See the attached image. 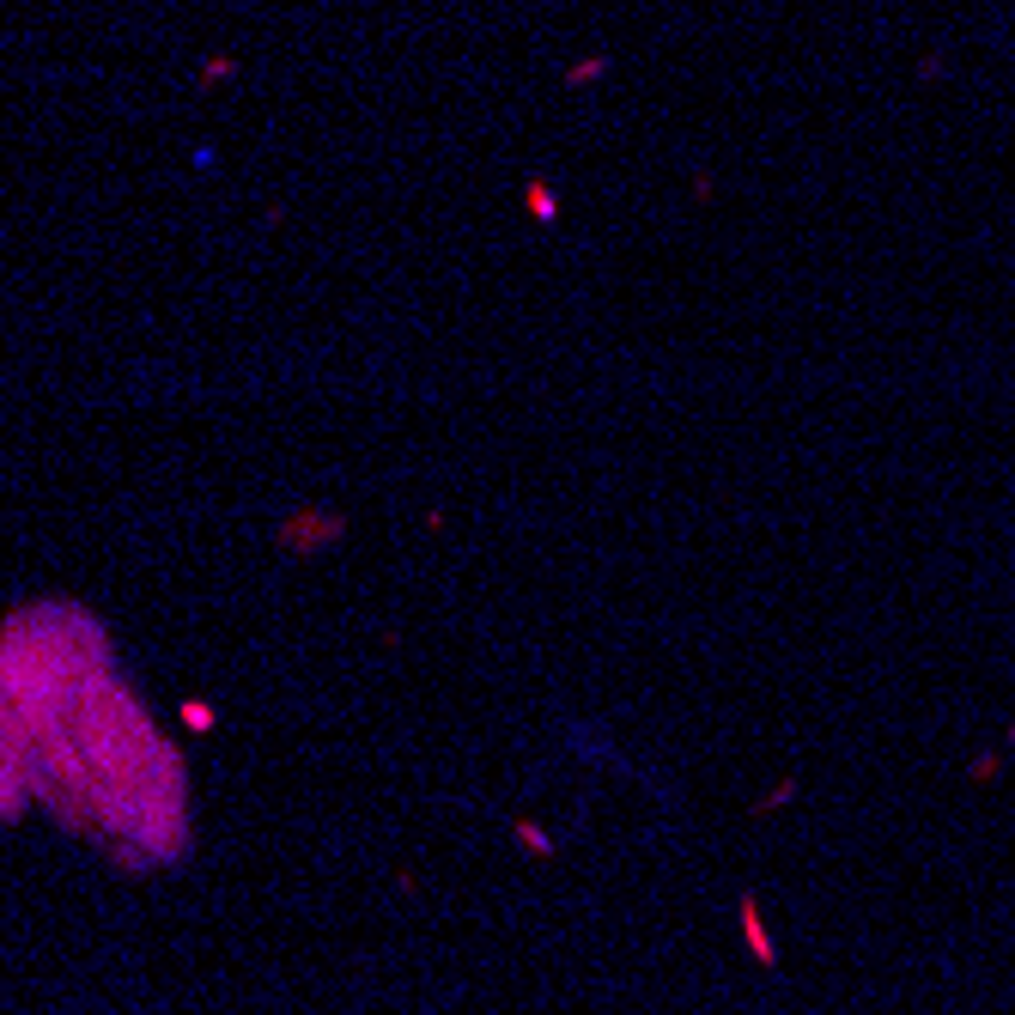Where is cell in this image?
Returning a JSON list of instances; mask_svg holds the SVG:
<instances>
[{
    "instance_id": "1",
    "label": "cell",
    "mask_w": 1015,
    "mask_h": 1015,
    "mask_svg": "<svg viewBox=\"0 0 1015 1015\" xmlns=\"http://www.w3.org/2000/svg\"><path fill=\"white\" fill-rule=\"evenodd\" d=\"M608 67H614V55H602V49H596V55H578V61L560 73V80H566V92H590V86H602V80H608Z\"/></svg>"
},
{
    "instance_id": "2",
    "label": "cell",
    "mask_w": 1015,
    "mask_h": 1015,
    "mask_svg": "<svg viewBox=\"0 0 1015 1015\" xmlns=\"http://www.w3.org/2000/svg\"><path fill=\"white\" fill-rule=\"evenodd\" d=\"M523 213H529L535 225H554V219H560V195H554L548 177H529V183H523Z\"/></svg>"
},
{
    "instance_id": "3",
    "label": "cell",
    "mask_w": 1015,
    "mask_h": 1015,
    "mask_svg": "<svg viewBox=\"0 0 1015 1015\" xmlns=\"http://www.w3.org/2000/svg\"><path fill=\"white\" fill-rule=\"evenodd\" d=\"M742 930H748V949H754V961H760V967H772V961H778V949H772V936L760 930V906H754V900L742 906Z\"/></svg>"
},
{
    "instance_id": "4",
    "label": "cell",
    "mask_w": 1015,
    "mask_h": 1015,
    "mask_svg": "<svg viewBox=\"0 0 1015 1015\" xmlns=\"http://www.w3.org/2000/svg\"><path fill=\"white\" fill-rule=\"evenodd\" d=\"M225 80H238V55H207L201 73H195V86L213 92V86H225Z\"/></svg>"
},
{
    "instance_id": "5",
    "label": "cell",
    "mask_w": 1015,
    "mask_h": 1015,
    "mask_svg": "<svg viewBox=\"0 0 1015 1015\" xmlns=\"http://www.w3.org/2000/svg\"><path fill=\"white\" fill-rule=\"evenodd\" d=\"M693 195H699V201H712V195H718V177H712V171H699V177H693Z\"/></svg>"
}]
</instances>
